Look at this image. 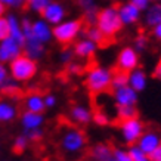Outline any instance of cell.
<instances>
[{
  "label": "cell",
  "mask_w": 161,
  "mask_h": 161,
  "mask_svg": "<svg viewBox=\"0 0 161 161\" xmlns=\"http://www.w3.org/2000/svg\"><path fill=\"white\" fill-rule=\"evenodd\" d=\"M112 81V69L103 65H93L86 71L84 84L90 93L101 95L111 89Z\"/></svg>",
  "instance_id": "6da1fadb"
},
{
  "label": "cell",
  "mask_w": 161,
  "mask_h": 161,
  "mask_svg": "<svg viewBox=\"0 0 161 161\" xmlns=\"http://www.w3.org/2000/svg\"><path fill=\"white\" fill-rule=\"evenodd\" d=\"M96 27L102 31L107 39H112L123 30V22L118 15V6H105L99 9L96 18Z\"/></svg>",
  "instance_id": "7a4b0ae2"
},
{
  "label": "cell",
  "mask_w": 161,
  "mask_h": 161,
  "mask_svg": "<svg viewBox=\"0 0 161 161\" xmlns=\"http://www.w3.org/2000/svg\"><path fill=\"white\" fill-rule=\"evenodd\" d=\"M87 145V137L83 130L77 127H65L59 136V147L65 154L75 155L80 154Z\"/></svg>",
  "instance_id": "3957f363"
},
{
  "label": "cell",
  "mask_w": 161,
  "mask_h": 161,
  "mask_svg": "<svg viewBox=\"0 0 161 161\" xmlns=\"http://www.w3.org/2000/svg\"><path fill=\"white\" fill-rule=\"evenodd\" d=\"M39 71L37 61L30 58L27 55H19L18 58H15L12 62H9V74L10 77L15 78L19 83L30 81L36 77V74Z\"/></svg>",
  "instance_id": "277c9868"
},
{
  "label": "cell",
  "mask_w": 161,
  "mask_h": 161,
  "mask_svg": "<svg viewBox=\"0 0 161 161\" xmlns=\"http://www.w3.org/2000/svg\"><path fill=\"white\" fill-rule=\"evenodd\" d=\"M83 31V21L75 19V18H69L58 25H53V39L61 44H69L77 39Z\"/></svg>",
  "instance_id": "5b68a950"
},
{
  "label": "cell",
  "mask_w": 161,
  "mask_h": 161,
  "mask_svg": "<svg viewBox=\"0 0 161 161\" xmlns=\"http://www.w3.org/2000/svg\"><path fill=\"white\" fill-rule=\"evenodd\" d=\"M120 136H121L123 142L127 143L129 147L137 143L139 137L145 132V124L139 117H133L129 120H123L120 121Z\"/></svg>",
  "instance_id": "8992f818"
},
{
  "label": "cell",
  "mask_w": 161,
  "mask_h": 161,
  "mask_svg": "<svg viewBox=\"0 0 161 161\" xmlns=\"http://www.w3.org/2000/svg\"><path fill=\"white\" fill-rule=\"evenodd\" d=\"M115 65H117V69H121L126 73L133 71L135 68L139 67V52H136L133 46H124L118 52Z\"/></svg>",
  "instance_id": "52a82bcc"
},
{
  "label": "cell",
  "mask_w": 161,
  "mask_h": 161,
  "mask_svg": "<svg viewBox=\"0 0 161 161\" xmlns=\"http://www.w3.org/2000/svg\"><path fill=\"white\" fill-rule=\"evenodd\" d=\"M118 15H120V19H121L124 27H132L142 19L143 12L129 0V2H123L121 5L118 6Z\"/></svg>",
  "instance_id": "ba28073f"
},
{
  "label": "cell",
  "mask_w": 161,
  "mask_h": 161,
  "mask_svg": "<svg viewBox=\"0 0 161 161\" xmlns=\"http://www.w3.org/2000/svg\"><path fill=\"white\" fill-rule=\"evenodd\" d=\"M22 50H24V47L12 37L2 40L0 42V62L3 64L12 62L15 58L22 55Z\"/></svg>",
  "instance_id": "9c48e42d"
},
{
  "label": "cell",
  "mask_w": 161,
  "mask_h": 161,
  "mask_svg": "<svg viewBox=\"0 0 161 161\" xmlns=\"http://www.w3.org/2000/svg\"><path fill=\"white\" fill-rule=\"evenodd\" d=\"M42 18L47 21L50 25H58L59 22H62L67 18V8L61 2L52 0L49 5H47V8L43 10Z\"/></svg>",
  "instance_id": "30bf717a"
},
{
  "label": "cell",
  "mask_w": 161,
  "mask_h": 161,
  "mask_svg": "<svg viewBox=\"0 0 161 161\" xmlns=\"http://www.w3.org/2000/svg\"><path fill=\"white\" fill-rule=\"evenodd\" d=\"M112 98H114L115 107L136 105L137 101H139V92H136L130 84H127V86H123V87H120V89H115Z\"/></svg>",
  "instance_id": "8fae6325"
},
{
  "label": "cell",
  "mask_w": 161,
  "mask_h": 161,
  "mask_svg": "<svg viewBox=\"0 0 161 161\" xmlns=\"http://www.w3.org/2000/svg\"><path fill=\"white\" fill-rule=\"evenodd\" d=\"M68 117L74 124H77V126H86L89 123H92L93 112L87 105H84V103H75V105H73V107L69 108Z\"/></svg>",
  "instance_id": "7c38bea8"
},
{
  "label": "cell",
  "mask_w": 161,
  "mask_h": 161,
  "mask_svg": "<svg viewBox=\"0 0 161 161\" xmlns=\"http://www.w3.org/2000/svg\"><path fill=\"white\" fill-rule=\"evenodd\" d=\"M99 49V44L95 43L93 40L87 39V37H83V39H80L75 42L74 44V55L80 59H90L93 58L96 52Z\"/></svg>",
  "instance_id": "4fadbf2b"
},
{
  "label": "cell",
  "mask_w": 161,
  "mask_h": 161,
  "mask_svg": "<svg viewBox=\"0 0 161 161\" xmlns=\"http://www.w3.org/2000/svg\"><path fill=\"white\" fill-rule=\"evenodd\" d=\"M136 145L149 155L152 151H155L157 148L161 147V135L155 130H145L143 135L139 137Z\"/></svg>",
  "instance_id": "5bb4252c"
},
{
  "label": "cell",
  "mask_w": 161,
  "mask_h": 161,
  "mask_svg": "<svg viewBox=\"0 0 161 161\" xmlns=\"http://www.w3.org/2000/svg\"><path fill=\"white\" fill-rule=\"evenodd\" d=\"M33 36L43 44H47L53 39V25H50L43 18L33 21Z\"/></svg>",
  "instance_id": "9a60e30c"
},
{
  "label": "cell",
  "mask_w": 161,
  "mask_h": 161,
  "mask_svg": "<svg viewBox=\"0 0 161 161\" xmlns=\"http://www.w3.org/2000/svg\"><path fill=\"white\" fill-rule=\"evenodd\" d=\"M80 10L83 12L84 22L89 25H96V18L99 14V6L96 0H77Z\"/></svg>",
  "instance_id": "2e32d148"
},
{
  "label": "cell",
  "mask_w": 161,
  "mask_h": 161,
  "mask_svg": "<svg viewBox=\"0 0 161 161\" xmlns=\"http://www.w3.org/2000/svg\"><path fill=\"white\" fill-rule=\"evenodd\" d=\"M46 44H43L40 40H37L34 36L31 34L28 37H25V43H24V53L30 58H33L34 61H39L40 58L44 56L46 52Z\"/></svg>",
  "instance_id": "e0dca14e"
},
{
  "label": "cell",
  "mask_w": 161,
  "mask_h": 161,
  "mask_svg": "<svg viewBox=\"0 0 161 161\" xmlns=\"http://www.w3.org/2000/svg\"><path fill=\"white\" fill-rule=\"evenodd\" d=\"M44 124L43 112H33L24 111L21 115V126L24 130H34V129H42Z\"/></svg>",
  "instance_id": "ac0fdd59"
},
{
  "label": "cell",
  "mask_w": 161,
  "mask_h": 161,
  "mask_svg": "<svg viewBox=\"0 0 161 161\" xmlns=\"http://www.w3.org/2000/svg\"><path fill=\"white\" fill-rule=\"evenodd\" d=\"M143 24L148 28H152L154 25L161 24V0L154 2L145 12H143Z\"/></svg>",
  "instance_id": "d6986e66"
},
{
  "label": "cell",
  "mask_w": 161,
  "mask_h": 161,
  "mask_svg": "<svg viewBox=\"0 0 161 161\" xmlns=\"http://www.w3.org/2000/svg\"><path fill=\"white\" fill-rule=\"evenodd\" d=\"M129 84L132 86L136 92H143L148 86V75L142 68H135L129 73Z\"/></svg>",
  "instance_id": "ffe728a7"
},
{
  "label": "cell",
  "mask_w": 161,
  "mask_h": 161,
  "mask_svg": "<svg viewBox=\"0 0 161 161\" xmlns=\"http://www.w3.org/2000/svg\"><path fill=\"white\" fill-rule=\"evenodd\" d=\"M6 18H8V22H9V31H10L9 37H12L14 40H16V42L24 47L25 37H24V33H22V24H21V19L15 14L8 15Z\"/></svg>",
  "instance_id": "44dd1931"
},
{
  "label": "cell",
  "mask_w": 161,
  "mask_h": 161,
  "mask_svg": "<svg viewBox=\"0 0 161 161\" xmlns=\"http://www.w3.org/2000/svg\"><path fill=\"white\" fill-rule=\"evenodd\" d=\"M24 109L33 112H43L46 109L44 96L40 93H30L24 99Z\"/></svg>",
  "instance_id": "7402d4cb"
},
{
  "label": "cell",
  "mask_w": 161,
  "mask_h": 161,
  "mask_svg": "<svg viewBox=\"0 0 161 161\" xmlns=\"http://www.w3.org/2000/svg\"><path fill=\"white\" fill-rule=\"evenodd\" d=\"M18 117V108L8 99L0 101V123H10Z\"/></svg>",
  "instance_id": "603a6c76"
},
{
  "label": "cell",
  "mask_w": 161,
  "mask_h": 161,
  "mask_svg": "<svg viewBox=\"0 0 161 161\" xmlns=\"http://www.w3.org/2000/svg\"><path fill=\"white\" fill-rule=\"evenodd\" d=\"M112 149L108 143H98L90 149V160L92 161H114L112 160Z\"/></svg>",
  "instance_id": "cb8c5ba5"
},
{
  "label": "cell",
  "mask_w": 161,
  "mask_h": 161,
  "mask_svg": "<svg viewBox=\"0 0 161 161\" xmlns=\"http://www.w3.org/2000/svg\"><path fill=\"white\" fill-rule=\"evenodd\" d=\"M115 115L120 121L129 120V118L137 117V108L136 105H124V107H115Z\"/></svg>",
  "instance_id": "d4e9b609"
},
{
  "label": "cell",
  "mask_w": 161,
  "mask_h": 161,
  "mask_svg": "<svg viewBox=\"0 0 161 161\" xmlns=\"http://www.w3.org/2000/svg\"><path fill=\"white\" fill-rule=\"evenodd\" d=\"M127 84H129V73L121 71V69H117L115 73H112V81H111L112 90L120 89L123 86H127Z\"/></svg>",
  "instance_id": "484cf974"
},
{
  "label": "cell",
  "mask_w": 161,
  "mask_h": 161,
  "mask_svg": "<svg viewBox=\"0 0 161 161\" xmlns=\"http://www.w3.org/2000/svg\"><path fill=\"white\" fill-rule=\"evenodd\" d=\"M84 37H87V39L93 40L95 43H98V44H103V43H105V40H107L105 34H103V33L98 28V27H96V25H89L87 30L84 31Z\"/></svg>",
  "instance_id": "4316f807"
},
{
  "label": "cell",
  "mask_w": 161,
  "mask_h": 161,
  "mask_svg": "<svg viewBox=\"0 0 161 161\" xmlns=\"http://www.w3.org/2000/svg\"><path fill=\"white\" fill-rule=\"evenodd\" d=\"M0 92L8 95V96H15L19 93V81H16L15 78L9 77L5 83L0 86Z\"/></svg>",
  "instance_id": "83f0119b"
},
{
  "label": "cell",
  "mask_w": 161,
  "mask_h": 161,
  "mask_svg": "<svg viewBox=\"0 0 161 161\" xmlns=\"http://www.w3.org/2000/svg\"><path fill=\"white\" fill-rule=\"evenodd\" d=\"M127 149H129V154H130L132 161H151L149 160V155H148L145 151H142L136 143H135V145H130Z\"/></svg>",
  "instance_id": "f1b7e54d"
},
{
  "label": "cell",
  "mask_w": 161,
  "mask_h": 161,
  "mask_svg": "<svg viewBox=\"0 0 161 161\" xmlns=\"http://www.w3.org/2000/svg\"><path fill=\"white\" fill-rule=\"evenodd\" d=\"M52 0H27V6L31 12L36 14H43V10L47 8Z\"/></svg>",
  "instance_id": "f546056e"
},
{
  "label": "cell",
  "mask_w": 161,
  "mask_h": 161,
  "mask_svg": "<svg viewBox=\"0 0 161 161\" xmlns=\"http://www.w3.org/2000/svg\"><path fill=\"white\" fill-rule=\"evenodd\" d=\"M96 126H101V127H105L108 126L109 123H111V118H109V115H108L105 111H102V109H98V111L93 112V120H92Z\"/></svg>",
  "instance_id": "4dcf8cb0"
},
{
  "label": "cell",
  "mask_w": 161,
  "mask_h": 161,
  "mask_svg": "<svg viewBox=\"0 0 161 161\" xmlns=\"http://www.w3.org/2000/svg\"><path fill=\"white\" fill-rule=\"evenodd\" d=\"M28 143H30L28 137H27L24 133H22V135H19V136L15 137V141H14V151L18 152V154L24 152L25 149L28 148Z\"/></svg>",
  "instance_id": "1f68e13d"
},
{
  "label": "cell",
  "mask_w": 161,
  "mask_h": 161,
  "mask_svg": "<svg viewBox=\"0 0 161 161\" xmlns=\"http://www.w3.org/2000/svg\"><path fill=\"white\" fill-rule=\"evenodd\" d=\"M148 46H149V42H148V37L145 34H139L136 36V39L133 42V47L136 49V52H143V50L148 49Z\"/></svg>",
  "instance_id": "d6a6232c"
},
{
  "label": "cell",
  "mask_w": 161,
  "mask_h": 161,
  "mask_svg": "<svg viewBox=\"0 0 161 161\" xmlns=\"http://www.w3.org/2000/svg\"><path fill=\"white\" fill-rule=\"evenodd\" d=\"M112 160L114 161H132L129 149L124 148H114L112 149Z\"/></svg>",
  "instance_id": "836d02e7"
},
{
  "label": "cell",
  "mask_w": 161,
  "mask_h": 161,
  "mask_svg": "<svg viewBox=\"0 0 161 161\" xmlns=\"http://www.w3.org/2000/svg\"><path fill=\"white\" fill-rule=\"evenodd\" d=\"M9 36H10V31H9L8 18H6V16H0V42L8 39Z\"/></svg>",
  "instance_id": "e575fe53"
},
{
  "label": "cell",
  "mask_w": 161,
  "mask_h": 161,
  "mask_svg": "<svg viewBox=\"0 0 161 161\" xmlns=\"http://www.w3.org/2000/svg\"><path fill=\"white\" fill-rule=\"evenodd\" d=\"M74 50L71 49H62L61 50V53H59V62L64 64V65H68L69 62H73L74 61Z\"/></svg>",
  "instance_id": "d590c367"
},
{
  "label": "cell",
  "mask_w": 161,
  "mask_h": 161,
  "mask_svg": "<svg viewBox=\"0 0 161 161\" xmlns=\"http://www.w3.org/2000/svg\"><path fill=\"white\" fill-rule=\"evenodd\" d=\"M83 65L81 64L75 62V61H73V62H69L68 65H67V73L69 74V75H80V74H83Z\"/></svg>",
  "instance_id": "8d00e7d4"
},
{
  "label": "cell",
  "mask_w": 161,
  "mask_h": 161,
  "mask_svg": "<svg viewBox=\"0 0 161 161\" xmlns=\"http://www.w3.org/2000/svg\"><path fill=\"white\" fill-rule=\"evenodd\" d=\"M24 135L28 137L30 142H37L43 137V130L42 129H34V130H24Z\"/></svg>",
  "instance_id": "74e56055"
},
{
  "label": "cell",
  "mask_w": 161,
  "mask_h": 161,
  "mask_svg": "<svg viewBox=\"0 0 161 161\" xmlns=\"http://www.w3.org/2000/svg\"><path fill=\"white\" fill-rule=\"evenodd\" d=\"M2 3H5L8 8H14V9H21L27 5V0H0Z\"/></svg>",
  "instance_id": "f35d334b"
},
{
  "label": "cell",
  "mask_w": 161,
  "mask_h": 161,
  "mask_svg": "<svg viewBox=\"0 0 161 161\" xmlns=\"http://www.w3.org/2000/svg\"><path fill=\"white\" fill-rule=\"evenodd\" d=\"M10 77V74H9V67L6 65V64L3 62H0V86L5 83L6 80Z\"/></svg>",
  "instance_id": "ab89813d"
},
{
  "label": "cell",
  "mask_w": 161,
  "mask_h": 161,
  "mask_svg": "<svg viewBox=\"0 0 161 161\" xmlns=\"http://www.w3.org/2000/svg\"><path fill=\"white\" fill-rule=\"evenodd\" d=\"M130 2H132L133 5H136L142 12H145V10L154 3V0H130Z\"/></svg>",
  "instance_id": "60d3db41"
},
{
  "label": "cell",
  "mask_w": 161,
  "mask_h": 161,
  "mask_svg": "<svg viewBox=\"0 0 161 161\" xmlns=\"http://www.w3.org/2000/svg\"><path fill=\"white\" fill-rule=\"evenodd\" d=\"M44 103H46V108H47V109H49V108H55L56 107V103H58V99H56L55 95L49 93V95L44 96Z\"/></svg>",
  "instance_id": "b9f144b4"
},
{
  "label": "cell",
  "mask_w": 161,
  "mask_h": 161,
  "mask_svg": "<svg viewBox=\"0 0 161 161\" xmlns=\"http://www.w3.org/2000/svg\"><path fill=\"white\" fill-rule=\"evenodd\" d=\"M151 34L157 42H161V24H157L151 28Z\"/></svg>",
  "instance_id": "7bdbcfd3"
},
{
  "label": "cell",
  "mask_w": 161,
  "mask_h": 161,
  "mask_svg": "<svg viewBox=\"0 0 161 161\" xmlns=\"http://www.w3.org/2000/svg\"><path fill=\"white\" fill-rule=\"evenodd\" d=\"M149 160L151 161H161V147L157 148L155 151H152L149 154Z\"/></svg>",
  "instance_id": "ee69618b"
},
{
  "label": "cell",
  "mask_w": 161,
  "mask_h": 161,
  "mask_svg": "<svg viewBox=\"0 0 161 161\" xmlns=\"http://www.w3.org/2000/svg\"><path fill=\"white\" fill-rule=\"evenodd\" d=\"M154 75H155V78H158L161 81V61L155 65V68H154Z\"/></svg>",
  "instance_id": "f6af8a7d"
},
{
  "label": "cell",
  "mask_w": 161,
  "mask_h": 161,
  "mask_svg": "<svg viewBox=\"0 0 161 161\" xmlns=\"http://www.w3.org/2000/svg\"><path fill=\"white\" fill-rule=\"evenodd\" d=\"M6 8H8V6H6L5 3H2V2H0V16H5V14H6Z\"/></svg>",
  "instance_id": "bcb514c9"
}]
</instances>
